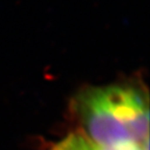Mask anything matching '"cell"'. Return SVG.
Returning <instances> with one entry per match:
<instances>
[{
    "instance_id": "6da1fadb",
    "label": "cell",
    "mask_w": 150,
    "mask_h": 150,
    "mask_svg": "<svg viewBox=\"0 0 150 150\" xmlns=\"http://www.w3.org/2000/svg\"><path fill=\"white\" fill-rule=\"evenodd\" d=\"M80 132L103 146L149 142L146 92L132 83L93 87L78 94L73 104Z\"/></svg>"
},
{
    "instance_id": "7a4b0ae2",
    "label": "cell",
    "mask_w": 150,
    "mask_h": 150,
    "mask_svg": "<svg viewBox=\"0 0 150 150\" xmlns=\"http://www.w3.org/2000/svg\"><path fill=\"white\" fill-rule=\"evenodd\" d=\"M52 150H149V143L139 145L103 146L97 144L80 132H73L56 144Z\"/></svg>"
}]
</instances>
